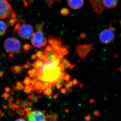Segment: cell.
Segmentation results:
<instances>
[{
  "label": "cell",
  "mask_w": 121,
  "mask_h": 121,
  "mask_svg": "<svg viewBox=\"0 0 121 121\" xmlns=\"http://www.w3.org/2000/svg\"><path fill=\"white\" fill-rule=\"evenodd\" d=\"M86 37V35L84 34V33H82L80 35L79 39H83L84 38H85Z\"/></svg>",
  "instance_id": "b9f144b4"
},
{
  "label": "cell",
  "mask_w": 121,
  "mask_h": 121,
  "mask_svg": "<svg viewBox=\"0 0 121 121\" xmlns=\"http://www.w3.org/2000/svg\"><path fill=\"white\" fill-rule=\"evenodd\" d=\"M9 96V95L7 92L3 93L2 95V97L4 98H7Z\"/></svg>",
  "instance_id": "60d3db41"
},
{
  "label": "cell",
  "mask_w": 121,
  "mask_h": 121,
  "mask_svg": "<svg viewBox=\"0 0 121 121\" xmlns=\"http://www.w3.org/2000/svg\"><path fill=\"white\" fill-rule=\"evenodd\" d=\"M17 33L20 37L23 39H30L34 34V29L31 25L24 23L20 26Z\"/></svg>",
  "instance_id": "52a82bcc"
},
{
  "label": "cell",
  "mask_w": 121,
  "mask_h": 121,
  "mask_svg": "<svg viewBox=\"0 0 121 121\" xmlns=\"http://www.w3.org/2000/svg\"><path fill=\"white\" fill-rule=\"evenodd\" d=\"M61 60H62L61 62L62 63L65 69L69 68V70H71V69H73L75 67V65H72L67 59H62Z\"/></svg>",
  "instance_id": "9a60e30c"
},
{
  "label": "cell",
  "mask_w": 121,
  "mask_h": 121,
  "mask_svg": "<svg viewBox=\"0 0 121 121\" xmlns=\"http://www.w3.org/2000/svg\"><path fill=\"white\" fill-rule=\"evenodd\" d=\"M23 90L24 92L27 94H32L34 92L33 87L31 86L30 85L25 86Z\"/></svg>",
  "instance_id": "7402d4cb"
},
{
  "label": "cell",
  "mask_w": 121,
  "mask_h": 121,
  "mask_svg": "<svg viewBox=\"0 0 121 121\" xmlns=\"http://www.w3.org/2000/svg\"><path fill=\"white\" fill-rule=\"evenodd\" d=\"M119 0H102L103 5L109 9H112L115 8L118 4Z\"/></svg>",
  "instance_id": "7c38bea8"
},
{
  "label": "cell",
  "mask_w": 121,
  "mask_h": 121,
  "mask_svg": "<svg viewBox=\"0 0 121 121\" xmlns=\"http://www.w3.org/2000/svg\"><path fill=\"white\" fill-rule=\"evenodd\" d=\"M70 78V76L69 75V74H65L64 75V80H65V81L67 82H69Z\"/></svg>",
  "instance_id": "836d02e7"
},
{
  "label": "cell",
  "mask_w": 121,
  "mask_h": 121,
  "mask_svg": "<svg viewBox=\"0 0 121 121\" xmlns=\"http://www.w3.org/2000/svg\"><path fill=\"white\" fill-rule=\"evenodd\" d=\"M93 48L91 44H78L76 48L75 52L83 60H85L86 56Z\"/></svg>",
  "instance_id": "ba28073f"
},
{
  "label": "cell",
  "mask_w": 121,
  "mask_h": 121,
  "mask_svg": "<svg viewBox=\"0 0 121 121\" xmlns=\"http://www.w3.org/2000/svg\"><path fill=\"white\" fill-rule=\"evenodd\" d=\"M37 57L35 54L32 55L31 56V59H32V60L35 59H36L37 58Z\"/></svg>",
  "instance_id": "7dc6e473"
},
{
  "label": "cell",
  "mask_w": 121,
  "mask_h": 121,
  "mask_svg": "<svg viewBox=\"0 0 121 121\" xmlns=\"http://www.w3.org/2000/svg\"><path fill=\"white\" fill-rule=\"evenodd\" d=\"M36 79H33L31 81V82H30V86H31L33 87L34 86V84H35V83L36 82Z\"/></svg>",
  "instance_id": "f35d334b"
},
{
  "label": "cell",
  "mask_w": 121,
  "mask_h": 121,
  "mask_svg": "<svg viewBox=\"0 0 121 121\" xmlns=\"http://www.w3.org/2000/svg\"><path fill=\"white\" fill-rule=\"evenodd\" d=\"M4 71H0V77L1 78H2L4 75Z\"/></svg>",
  "instance_id": "f907efd6"
},
{
  "label": "cell",
  "mask_w": 121,
  "mask_h": 121,
  "mask_svg": "<svg viewBox=\"0 0 121 121\" xmlns=\"http://www.w3.org/2000/svg\"><path fill=\"white\" fill-rule=\"evenodd\" d=\"M22 111V114L26 113L24 118L26 121H48V117L45 115V111H31L28 107Z\"/></svg>",
  "instance_id": "277c9868"
},
{
  "label": "cell",
  "mask_w": 121,
  "mask_h": 121,
  "mask_svg": "<svg viewBox=\"0 0 121 121\" xmlns=\"http://www.w3.org/2000/svg\"><path fill=\"white\" fill-rule=\"evenodd\" d=\"M63 85L60 82L56 84V88L58 89H60L62 87Z\"/></svg>",
  "instance_id": "74e56055"
},
{
  "label": "cell",
  "mask_w": 121,
  "mask_h": 121,
  "mask_svg": "<svg viewBox=\"0 0 121 121\" xmlns=\"http://www.w3.org/2000/svg\"><path fill=\"white\" fill-rule=\"evenodd\" d=\"M13 101V97H10L9 99V103H11V104H12V102Z\"/></svg>",
  "instance_id": "681fc988"
},
{
  "label": "cell",
  "mask_w": 121,
  "mask_h": 121,
  "mask_svg": "<svg viewBox=\"0 0 121 121\" xmlns=\"http://www.w3.org/2000/svg\"><path fill=\"white\" fill-rule=\"evenodd\" d=\"M17 19L16 18H14V19H10V20L8 21L7 24L8 26H13L17 22Z\"/></svg>",
  "instance_id": "f546056e"
},
{
  "label": "cell",
  "mask_w": 121,
  "mask_h": 121,
  "mask_svg": "<svg viewBox=\"0 0 121 121\" xmlns=\"http://www.w3.org/2000/svg\"></svg>",
  "instance_id": "11a10c76"
},
{
  "label": "cell",
  "mask_w": 121,
  "mask_h": 121,
  "mask_svg": "<svg viewBox=\"0 0 121 121\" xmlns=\"http://www.w3.org/2000/svg\"><path fill=\"white\" fill-rule=\"evenodd\" d=\"M43 62V82H54L59 78L61 72L60 67L54 66L51 60H48Z\"/></svg>",
  "instance_id": "6da1fadb"
},
{
  "label": "cell",
  "mask_w": 121,
  "mask_h": 121,
  "mask_svg": "<svg viewBox=\"0 0 121 121\" xmlns=\"http://www.w3.org/2000/svg\"><path fill=\"white\" fill-rule=\"evenodd\" d=\"M11 71L13 73L21 74L23 70L21 66H15L11 68Z\"/></svg>",
  "instance_id": "e0dca14e"
},
{
  "label": "cell",
  "mask_w": 121,
  "mask_h": 121,
  "mask_svg": "<svg viewBox=\"0 0 121 121\" xmlns=\"http://www.w3.org/2000/svg\"><path fill=\"white\" fill-rule=\"evenodd\" d=\"M31 81V80L30 78L27 76L25 78L24 80L23 83L26 86H29V85H30Z\"/></svg>",
  "instance_id": "f1b7e54d"
},
{
  "label": "cell",
  "mask_w": 121,
  "mask_h": 121,
  "mask_svg": "<svg viewBox=\"0 0 121 121\" xmlns=\"http://www.w3.org/2000/svg\"><path fill=\"white\" fill-rule=\"evenodd\" d=\"M64 86H65V87H66L65 89H66L67 91H69V92H71V91H72V87L71 86L69 85L68 83H66Z\"/></svg>",
  "instance_id": "d6a6232c"
},
{
  "label": "cell",
  "mask_w": 121,
  "mask_h": 121,
  "mask_svg": "<svg viewBox=\"0 0 121 121\" xmlns=\"http://www.w3.org/2000/svg\"><path fill=\"white\" fill-rule=\"evenodd\" d=\"M16 18L11 5L7 0H0V19Z\"/></svg>",
  "instance_id": "5b68a950"
},
{
  "label": "cell",
  "mask_w": 121,
  "mask_h": 121,
  "mask_svg": "<svg viewBox=\"0 0 121 121\" xmlns=\"http://www.w3.org/2000/svg\"><path fill=\"white\" fill-rule=\"evenodd\" d=\"M24 87V85L20 82L17 81L16 83V89L17 91H20L23 90Z\"/></svg>",
  "instance_id": "d4e9b609"
},
{
  "label": "cell",
  "mask_w": 121,
  "mask_h": 121,
  "mask_svg": "<svg viewBox=\"0 0 121 121\" xmlns=\"http://www.w3.org/2000/svg\"><path fill=\"white\" fill-rule=\"evenodd\" d=\"M43 52L45 55L47 56L48 60H51V59L54 57V56L56 54H58L55 50H54L52 51L49 52L43 51Z\"/></svg>",
  "instance_id": "d6986e66"
},
{
  "label": "cell",
  "mask_w": 121,
  "mask_h": 121,
  "mask_svg": "<svg viewBox=\"0 0 121 121\" xmlns=\"http://www.w3.org/2000/svg\"><path fill=\"white\" fill-rule=\"evenodd\" d=\"M32 70L33 73L35 74L37 73V71H38L37 69H36V68H32Z\"/></svg>",
  "instance_id": "f6af8a7d"
},
{
  "label": "cell",
  "mask_w": 121,
  "mask_h": 121,
  "mask_svg": "<svg viewBox=\"0 0 121 121\" xmlns=\"http://www.w3.org/2000/svg\"><path fill=\"white\" fill-rule=\"evenodd\" d=\"M4 90L5 92L8 93L11 91V89L9 87H7L4 89Z\"/></svg>",
  "instance_id": "ee69618b"
},
{
  "label": "cell",
  "mask_w": 121,
  "mask_h": 121,
  "mask_svg": "<svg viewBox=\"0 0 121 121\" xmlns=\"http://www.w3.org/2000/svg\"><path fill=\"white\" fill-rule=\"evenodd\" d=\"M59 95L58 94H55L53 95V98L54 99H56L58 97Z\"/></svg>",
  "instance_id": "c3c4849f"
},
{
  "label": "cell",
  "mask_w": 121,
  "mask_h": 121,
  "mask_svg": "<svg viewBox=\"0 0 121 121\" xmlns=\"http://www.w3.org/2000/svg\"><path fill=\"white\" fill-rule=\"evenodd\" d=\"M43 52H41V51H39L36 52V53L35 54L36 55V56L38 57V58H39L40 56L43 55Z\"/></svg>",
  "instance_id": "d590c367"
},
{
  "label": "cell",
  "mask_w": 121,
  "mask_h": 121,
  "mask_svg": "<svg viewBox=\"0 0 121 121\" xmlns=\"http://www.w3.org/2000/svg\"><path fill=\"white\" fill-rule=\"evenodd\" d=\"M70 48L68 45H63L60 48V52L59 54H60L63 56L69 53Z\"/></svg>",
  "instance_id": "2e32d148"
},
{
  "label": "cell",
  "mask_w": 121,
  "mask_h": 121,
  "mask_svg": "<svg viewBox=\"0 0 121 121\" xmlns=\"http://www.w3.org/2000/svg\"><path fill=\"white\" fill-rule=\"evenodd\" d=\"M32 48V47H31L29 44H25V45H24V51L25 52H28V51L30 50Z\"/></svg>",
  "instance_id": "4dcf8cb0"
},
{
  "label": "cell",
  "mask_w": 121,
  "mask_h": 121,
  "mask_svg": "<svg viewBox=\"0 0 121 121\" xmlns=\"http://www.w3.org/2000/svg\"><path fill=\"white\" fill-rule=\"evenodd\" d=\"M48 40L50 45L51 46L56 45L61 47L63 44V41L60 37H54L52 35H49Z\"/></svg>",
  "instance_id": "8fae6325"
},
{
  "label": "cell",
  "mask_w": 121,
  "mask_h": 121,
  "mask_svg": "<svg viewBox=\"0 0 121 121\" xmlns=\"http://www.w3.org/2000/svg\"><path fill=\"white\" fill-rule=\"evenodd\" d=\"M72 82L74 85L77 86V85L80 84V83L75 78H74Z\"/></svg>",
  "instance_id": "8d00e7d4"
},
{
  "label": "cell",
  "mask_w": 121,
  "mask_h": 121,
  "mask_svg": "<svg viewBox=\"0 0 121 121\" xmlns=\"http://www.w3.org/2000/svg\"><path fill=\"white\" fill-rule=\"evenodd\" d=\"M79 86H80V87H82L83 86V84H79Z\"/></svg>",
  "instance_id": "db71d44e"
},
{
  "label": "cell",
  "mask_w": 121,
  "mask_h": 121,
  "mask_svg": "<svg viewBox=\"0 0 121 121\" xmlns=\"http://www.w3.org/2000/svg\"><path fill=\"white\" fill-rule=\"evenodd\" d=\"M44 1L48 5V7L51 8L52 7V5L54 2L58 1L60 3L61 0H44Z\"/></svg>",
  "instance_id": "cb8c5ba5"
},
{
  "label": "cell",
  "mask_w": 121,
  "mask_h": 121,
  "mask_svg": "<svg viewBox=\"0 0 121 121\" xmlns=\"http://www.w3.org/2000/svg\"><path fill=\"white\" fill-rule=\"evenodd\" d=\"M43 93L45 95L48 96H51L53 95L52 89L51 87H48L47 89L43 90Z\"/></svg>",
  "instance_id": "603a6c76"
},
{
  "label": "cell",
  "mask_w": 121,
  "mask_h": 121,
  "mask_svg": "<svg viewBox=\"0 0 121 121\" xmlns=\"http://www.w3.org/2000/svg\"><path fill=\"white\" fill-rule=\"evenodd\" d=\"M4 46L11 58H13V54H19L22 50L21 42L18 39L14 37H9L5 39L4 41Z\"/></svg>",
  "instance_id": "3957f363"
},
{
  "label": "cell",
  "mask_w": 121,
  "mask_h": 121,
  "mask_svg": "<svg viewBox=\"0 0 121 121\" xmlns=\"http://www.w3.org/2000/svg\"><path fill=\"white\" fill-rule=\"evenodd\" d=\"M54 50H55V49L51 45H45V48L43 49V51L49 52L52 51Z\"/></svg>",
  "instance_id": "83f0119b"
},
{
  "label": "cell",
  "mask_w": 121,
  "mask_h": 121,
  "mask_svg": "<svg viewBox=\"0 0 121 121\" xmlns=\"http://www.w3.org/2000/svg\"><path fill=\"white\" fill-rule=\"evenodd\" d=\"M28 73L29 75L32 74H34L33 73V71L32 70H29L28 72Z\"/></svg>",
  "instance_id": "816d5d0a"
},
{
  "label": "cell",
  "mask_w": 121,
  "mask_h": 121,
  "mask_svg": "<svg viewBox=\"0 0 121 121\" xmlns=\"http://www.w3.org/2000/svg\"><path fill=\"white\" fill-rule=\"evenodd\" d=\"M15 121H26L25 118H18Z\"/></svg>",
  "instance_id": "bcb514c9"
},
{
  "label": "cell",
  "mask_w": 121,
  "mask_h": 121,
  "mask_svg": "<svg viewBox=\"0 0 121 121\" xmlns=\"http://www.w3.org/2000/svg\"><path fill=\"white\" fill-rule=\"evenodd\" d=\"M41 98V97L40 95H36L34 92L32 93L31 95H29L28 97L29 99H30L32 102L36 101L38 99Z\"/></svg>",
  "instance_id": "44dd1931"
},
{
  "label": "cell",
  "mask_w": 121,
  "mask_h": 121,
  "mask_svg": "<svg viewBox=\"0 0 121 121\" xmlns=\"http://www.w3.org/2000/svg\"><path fill=\"white\" fill-rule=\"evenodd\" d=\"M60 60L58 58L56 59V60L52 61V64L53 65L56 67L59 66L60 63Z\"/></svg>",
  "instance_id": "1f68e13d"
},
{
  "label": "cell",
  "mask_w": 121,
  "mask_h": 121,
  "mask_svg": "<svg viewBox=\"0 0 121 121\" xmlns=\"http://www.w3.org/2000/svg\"><path fill=\"white\" fill-rule=\"evenodd\" d=\"M8 28L7 24L3 21L0 20V36L5 34Z\"/></svg>",
  "instance_id": "4fadbf2b"
},
{
  "label": "cell",
  "mask_w": 121,
  "mask_h": 121,
  "mask_svg": "<svg viewBox=\"0 0 121 121\" xmlns=\"http://www.w3.org/2000/svg\"><path fill=\"white\" fill-rule=\"evenodd\" d=\"M91 4L93 9L95 13L101 14L104 9V7L102 0H89Z\"/></svg>",
  "instance_id": "9c48e42d"
},
{
  "label": "cell",
  "mask_w": 121,
  "mask_h": 121,
  "mask_svg": "<svg viewBox=\"0 0 121 121\" xmlns=\"http://www.w3.org/2000/svg\"><path fill=\"white\" fill-rule=\"evenodd\" d=\"M44 82L37 81L35 83L33 86V89L37 90L39 91L42 90Z\"/></svg>",
  "instance_id": "ffe728a7"
},
{
  "label": "cell",
  "mask_w": 121,
  "mask_h": 121,
  "mask_svg": "<svg viewBox=\"0 0 121 121\" xmlns=\"http://www.w3.org/2000/svg\"><path fill=\"white\" fill-rule=\"evenodd\" d=\"M68 83H69V85H70L72 87L73 86V83H72V81H70V82H68Z\"/></svg>",
  "instance_id": "f5cc1de1"
},
{
  "label": "cell",
  "mask_w": 121,
  "mask_h": 121,
  "mask_svg": "<svg viewBox=\"0 0 121 121\" xmlns=\"http://www.w3.org/2000/svg\"><path fill=\"white\" fill-rule=\"evenodd\" d=\"M39 58L41 60H43V62H45V61H47L48 60V59L47 56L46 55L41 56L39 57Z\"/></svg>",
  "instance_id": "e575fe53"
},
{
  "label": "cell",
  "mask_w": 121,
  "mask_h": 121,
  "mask_svg": "<svg viewBox=\"0 0 121 121\" xmlns=\"http://www.w3.org/2000/svg\"><path fill=\"white\" fill-rule=\"evenodd\" d=\"M115 28L111 24L109 28L103 30L100 33L99 36V40L104 44L111 43L115 39Z\"/></svg>",
  "instance_id": "8992f818"
},
{
  "label": "cell",
  "mask_w": 121,
  "mask_h": 121,
  "mask_svg": "<svg viewBox=\"0 0 121 121\" xmlns=\"http://www.w3.org/2000/svg\"><path fill=\"white\" fill-rule=\"evenodd\" d=\"M70 13V11L67 8H63L60 11V13L62 16H67Z\"/></svg>",
  "instance_id": "484cf974"
},
{
  "label": "cell",
  "mask_w": 121,
  "mask_h": 121,
  "mask_svg": "<svg viewBox=\"0 0 121 121\" xmlns=\"http://www.w3.org/2000/svg\"><path fill=\"white\" fill-rule=\"evenodd\" d=\"M22 68H23V69H28V68H29L30 67V66H29L28 64H25L21 66Z\"/></svg>",
  "instance_id": "ab89813d"
},
{
  "label": "cell",
  "mask_w": 121,
  "mask_h": 121,
  "mask_svg": "<svg viewBox=\"0 0 121 121\" xmlns=\"http://www.w3.org/2000/svg\"><path fill=\"white\" fill-rule=\"evenodd\" d=\"M48 87H52V83L48 82H44L42 90H43Z\"/></svg>",
  "instance_id": "4316f807"
},
{
  "label": "cell",
  "mask_w": 121,
  "mask_h": 121,
  "mask_svg": "<svg viewBox=\"0 0 121 121\" xmlns=\"http://www.w3.org/2000/svg\"><path fill=\"white\" fill-rule=\"evenodd\" d=\"M34 64V67L36 69L39 70L43 68L44 65V62L40 59H38L33 63Z\"/></svg>",
  "instance_id": "ac0fdd59"
},
{
  "label": "cell",
  "mask_w": 121,
  "mask_h": 121,
  "mask_svg": "<svg viewBox=\"0 0 121 121\" xmlns=\"http://www.w3.org/2000/svg\"><path fill=\"white\" fill-rule=\"evenodd\" d=\"M25 21L22 19H18L17 20V23L15 25L13 32V35L17 33L19 29L22 24L25 23Z\"/></svg>",
  "instance_id": "5bb4252c"
},
{
  "label": "cell",
  "mask_w": 121,
  "mask_h": 121,
  "mask_svg": "<svg viewBox=\"0 0 121 121\" xmlns=\"http://www.w3.org/2000/svg\"><path fill=\"white\" fill-rule=\"evenodd\" d=\"M68 6L74 9H81L84 4V0H67Z\"/></svg>",
  "instance_id": "30bf717a"
},
{
  "label": "cell",
  "mask_w": 121,
  "mask_h": 121,
  "mask_svg": "<svg viewBox=\"0 0 121 121\" xmlns=\"http://www.w3.org/2000/svg\"><path fill=\"white\" fill-rule=\"evenodd\" d=\"M67 90H66V89H64V88H62L60 90V93H62V94H65Z\"/></svg>",
  "instance_id": "7bdbcfd3"
},
{
  "label": "cell",
  "mask_w": 121,
  "mask_h": 121,
  "mask_svg": "<svg viewBox=\"0 0 121 121\" xmlns=\"http://www.w3.org/2000/svg\"><path fill=\"white\" fill-rule=\"evenodd\" d=\"M44 22L36 24L35 28L36 31L34 33L31 38V43L34 47L40 48L44 47L47 43V40L43 31Z\"/></svg>",
  "instance_id": "7a4b0ae2"
}]
</instances>
